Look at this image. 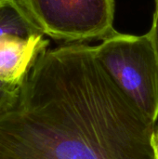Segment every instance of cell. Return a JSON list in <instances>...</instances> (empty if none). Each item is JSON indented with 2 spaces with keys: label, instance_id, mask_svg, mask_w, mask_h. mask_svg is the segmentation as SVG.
Returning a JSON list of instances; mask_svg holds the SVG:
<instances>
[{
  "label": "cell",
  "instance_id": "2",
  "mask_svg": "<svg viewBox=\"0 0 158 159\" xmlns=\"http://www.w3.org/2000/svg\"><path fill=\"white\" fill-rule=\"evenodd\" d=\"M96 57L117 87L142 115L158 119V60L149 33L142 35L121 34L95 46Z\"/></svg>",
  "mask_w": 158,
  "mask_h": 159
},
{
  "label": "cell",
  "instance_id": "7",
  "mask_svg": "<svg viewBox=\"0 0 158 159\" xmlns=\"http://www.w3.org/2000/svg\"><path fill=\"white\" fill-rule=\"evenodd\" d=\"M148 33L152 38V41H153L158 60V4H156V10L154 12V17H153L152 27Z\"/></svg>",
  "mask_w": 158,
  "mask_h": 159
},
{
  "label": "cell",
  "instance_id": "6",
  "mask_svg": "<svg viewBox=\"0 0 158 159\" xmlns=\"http://www.w3.org/2000/svg\"><path fill=\"white\" fill-rule=\"evenodd\" d=\"M20 86L0 79V116L9 111L19 97Z\"/></svg>",
  "mask_w": 158,
  "mask_h": 159
},
{
  "label": "cell",
  "instance_id": "5",
  "mask_svg": "<svg viewBox=\"0 0 158 159\" xmlns=\"http://www.w3.org/2000/svg\"><path fill=\"white\" fill-rule=\"evenodd\" d=\"M44 34L20 0H0V36Z\"/></svg>",
  "mask_w": 158,
  "mask_h": 159
},
{
  "label": "cell",
  "instance_id": "3",
  "mask_svg": "<svg viewBox=\"0 0 158 159\" xmlns=\"http://www.w3.org/2000/svg\"><path fill=\"white\" fill-rule=\"evenodd\" d=\"M40 31L55 40H103L114 28L115 0H20Z\"/></svg>",
  "mask_w": 158,
  "mask_h": 159
},
{
  "label": "cell",
  "instance_id": "1",
  "mask_svg": "<svg viewBox=\"0 0 158 159\" xmlns=\"http://www.w3.org/2000/svg\"><path fill=\"white\" fill-rule=\"evenodd\" d=\"M147 119L83 43L45 49L0 116V159H155Z\"/></svg>",
  "mask_w": 158,
  "mask_h": 159
},
{
  "label": "cell",
  "instance_id": "10",
  "mask_svg": "<svg viewBox=\"0 0 158 159\" xmlns=\"http://www.w3.org/2000/svg\"><path fill=\"white\" fill-rule=\"evenodd\" d=\"M157 120H158V119H157Z\"/></svg>",
  "mask_w": 158,
  "mask_h": 159
},
{
  "label": "cell",
  "instance_id": "4",
  "mask_svg": "<svg viewBox=\"0 0 158 159\" xmlns=\"http://www.w3.org/2000/svg\"><path fill=\"white\" fill-rule=\"evenodd\" d=\"M45 34L0 36V79L20 86L37 57L47 48Z\"/></svg>",
  "mask_w": 158,
  "mask_h": 159
},
{
  "label": "cell",
  "instance_id": "8",
  "mask_svg": "<svg viewBox=\"0 0 158 159\" xmlns=\"http://www.w3.org/2000/svg\"><path fill=\"white\" fill-rule=\"evenodd\" d=\"M151 144H152L155 159H158V120L156 123V127H155L153 134H152Z\"/></svg>",
  "mask_w": 158,
  "mask_h": 159
},
{
  "label": "cell",
  "instance_id": "9",
  "mask_svg": "<svg viewBox=\"0 0 158 159\" xmlns=\"http://www.w3.org/2000/svg\"><path fill=\"white\" fill-rule=\"evenodd\" d=\"M155 1H156V4H158V0H155Z\"/></svg>",
  "mask_w": 158,
  "mask_h": 159
}]
</instances>
